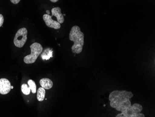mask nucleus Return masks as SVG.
I'll list each match as a JSON object with an SVG mask.
<instances>
[{
	"instance_id": "1",
	"label": "nucleus",
	"mask_w": 155,
	"mask_h": 117,
	"mask_svg": "<svg viewBox=\"0 0 155 117\" xmlns=\"http://www.w3.org/2000/svg\"><path fill=\"white\" fill-rule=\"evenodd\" d=\"M134 96L131 91L115 90L110 92L109 99L110 106L117 111L122 112L131 107L130 98Z\"/></svg>"
},
{
	"instance_id": "2",
	"label": "nucleus",
	"mask_w": 155,
	"mask_h": 117,
	"mask_svg": "<svg viewBox=\"0 0 155 117\" xmlns=\"http://www.w3.org/2000/svg\"><path fill=\"white\" fill-rule=\"evenodd\" d=\"M69 39L74 43L71 48L73 53H81L84 44V34L81 31L79 26H74L72 27L70 32Z\"/></svg>"
},
{
	"instance_id": "3",
	"label": "nucleus",
	"mask_w": 155,
	"mask_h": 117,
	"mask_svg": "<svg viewBox=\"0 0 155 117\" xmlns=\"http://www.w3.org/2000/svg\"><path fill=\"white\" fill-rule=\"evenodd\" d=\"M30 48L31 54L26 56L24 58V62L27 64L34 63L43 51L42 46L38 43H34L30 45Z\"/></svg>"
},
{
	"instance_id": "4",
	"label": "nucleus",
	"mask_w": 155,
	"mask_h": 117,
	"mask_svg": "<svg viewBox=\"0 0 155 117\" xmlns=\"http://www.w3.org/2000/svg\"><path fill=\"white\" fill-rule=\"evenodd\" d=\"M143 109L141 105L135 103L125 111L117 115L116 117H145L144 114L141 113Z\"/></svg>"
},
{
	"instance_id": "5",
	"label": "nucleus",
	"mask_w": 155,
	"mask_h": 117,
	"mask_svg": "<svg viewBox=\"0 0 155 117\" xmlns=\"http://www.w3.org/2000/svg\"><path fill=\"white\" fill-rule=\"evenodd\" d=\"M28 30L25 28L20 29L15 34L14 39V43L16 47L22 48L27 40Z\"/></svg>"
},
{
	"instance_id": "6",
	"label": "nucleus",
	"mask_w": 155,
	"mask_h": 117,
	"mask_svg": "<svg viewBox=\"0 0 155 117\" xmlns=\"http://www.w3.org/2000/svg\"><path fill=\"white\" fill-rule=\"evenodd\" d=\"M43 19L48 27L54 29H58L61 28V24L58 22L52 19V16L48 14H44Z\"/></svg>"
},
{
	"instance_id": "7",
	"label": "nucleus",
	"mask_w": 155,
	"mask_h": 117,
	"mask_svg": "<svg viewBox=\"0 0 155 117\" xmlns=\"http://www.w3.org/2000/svg\"><path fill=\"white\" fill-rule=\"evenodd\" d=\"M11 89L10 81L6 78L0 79V94L5 95L10 92Z\"/></svg>"
},
{
	"instance_id": "8",
	"label": "nucleus",
	"mask_w": 155,
	"mask_h": 117,
	"mask_svg": "<svg viewBox=\"0 0 155 117\" xmlns=\"http://www.w3.org/2000/svg\"><path fill=\"white\" fill-rule=\"evenodd\" d=\"M52 16H55L57 18V22L60 24L64 22V15L62 14L61 9L60 7H55L52 9Z\"/></svg>"
},
{
	"instance_id": "9",
	"label": "nucleus",
	"mask_w": 155,
	"mask_h": 117,
	"mask_svg": "<svg viewBox=\"0 0 155 117\" xmlns=\"http://www.w3.org/2000/svg\"><path fill=\"white\" fill-rule=\"evenodd\" d=\"M40 84L42 88L46 90H49L52 88L53 86V83L52 80L49 78H42L40 81Z\"/></svg>"
},
{
	"instance_id": "10",
	"label": "nucleus",
	"mask_w": 155,
	"mask_h": 117,
	"mask_svg": "<svg viewBox=\"0 0 155 117\" xmlns=\"http://www.w3.org/2000/svg\"><path fill=\"white\" fill-rule=\"evenodd\" d=\"M46 91L44 88L40 87L37 90V98L39 101H43L45 99Z\"/></svg>"
},
{
	"instance_id": "11",
	"label": "nucleus",
	"mask_w": 155,
	"mask_h": 117,
	"mask_svg": "<svg viewBox=\"0 0 155 117\" xmlns=\"http://www.w3.org/2000/svg\"><path fill=\"white\" fill-rule=\"evenodd\" d=\"M28 84L32 92L34 94L36 93V85L35 84V81H33V80L29 79L28 82Z\"/></svg>"
},
{
	"instance_id": "12",
	"label": "nucleus",
	"mask_w": 155,
	"mask_h": 117,
	"mask_svg": "<svg viewBox=\"0 0 155 117\" xmlns=\"http://www.w3.org/2000/svg\"><path fill=\"white\" fill-rule=\"evenodd\" d=\"M21 91L24 95H28L30 94L31 90L29 86H28L26 84H23L21 85Z\"/></svg>"
},
{
	"instance_id": "13",
	"label": "nucleus",
	"mask_w": 155,
	"mask_h": 117,
	"mask_svg": "<svg viewBox=\"0 0 155 117\" xmlns=\"http://www.w3.org/2000/svg\"><path fill=\"white\" fill-rule=\"evenodd\" d=\"M4 22V17L2 15L0 14V27H2Z\"/></svg>"
},
{
	"instance_id": "14",
	"label": "nucleus",
	"mask_w": 155,
	"mask_h": 117,
	"mask_svg": "<svg viewBox=\"0 0 155 117\" xmlns=\"http://www.w3.org/2000/svg\"><path fill=\"white\" fill-rule=\"evenodd\" d=\"M10 1L12 3L14 4H17L20 2L21 0H10Z\"/></svg>"
},
{
	"instance_id": "15",
	"label": "nucleus",
	"mask_w": 155,
	"mask_h": 117,
	"mask_svg": "<svg viewBox=\"0 0 155 117\" xmlns=\"http://www.w3.org/2000/svg\"><path fill=\"white\" fill-rule=\"evenodd\" d=\"M50 1L51 2H54V3H55V2H57L59 1V0H50Z\"/></svg>"
},
{
	"instance_id": "16",
	"label": "nucleus",
	"mask_w": 155,
	"mask_h": 117,
	"mask_svg": "<svg viewBox=\"0 0 155 117\" xmlns=\"http://www.w3.org/2000/svg\"><path fill=\"white\" fill-rule=\"evenodd\" d=\"M47 13H48L47 14L49 15V14H50V13H49V10H47Z\"/></svg>"
},
{
	"instance_id": "17",
	"label": "nucleus",
	"mask_w": 155,
	"mask_h": 117,
	"mask_svg": "<svg viewBox=\"0 0 155 117\" xmlns=\"http://www.w3.org/2000/svg\"><path fill=\"white\" fill-rule=\"evenodd\" d=\"M14 88V87L13 86H11V89H13Z\"/></svg>"
}]
</instances>
